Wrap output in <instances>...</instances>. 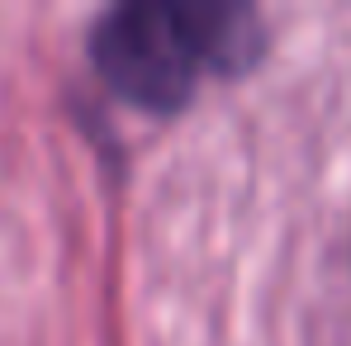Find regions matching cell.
<instances>
[{"instance_id": "6da1fadb", "label": "cell", "mask_w": 351, "mask_h": 346, "mask_svg": "<svg viewBox=\"0 0 351 346\" xmlns=\"http://www.w3.org/2000/svg\"><path fill=\"white\" fill-rule=\"evenodd\" d=\"M266 34L252 5L233 0H128L95 34L90 62L119 100L167 114L190 100L204 71H242Z\"/></svg>"}]
</instances>
